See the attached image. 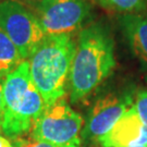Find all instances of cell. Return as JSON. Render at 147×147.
<instances>
[{
    "label": "cell",
    "instance_id": "obj_1",
    "mask_svg": "<svg viewBox=\"0 0 147 147\" xmlns=\"http://www.w3.org/2000/svg\"><path fill=\"white\" fill-rule=\"evenodd\" d=\"M116 67L115 42L109 30L94 23L80 32L72 61L69 92L71 102H79L92 94Z\"/></svg>",
    "mask_w": 147,
    "mask_h": 147
},
{
    "label": "cell",
    "instance_id": "obj_2",
    "mask_svg": "<svg viewBox=\"0 0 147 147\" xmlns=\"http://www.w3.org/2000/svg\"><path fill=\"white\" fill-rule=\"evenodd\" d=\"M75 49L76 40L72 34L45 35L27 59L32 82L46 107L67 94Z\"/></svg>",
    "mask_w": 147,
    "mask_h": 147
},
{
    "label": "cell",
    "instance_id": "obj_3",
    "mask_svg": "<svg viewBox=\"0 0 147 147\" xmlns=\"http://www.w3.org/2000/svg\"><path fill=\"white\" fill-rule=\"evenodd\" d=\"M84 120L64 98L47 106L31 130V137L56 147H81Z\"/></svg>",
    "mask_w": 147,
    "mask_h": 147
},
{
    "label": "cell",
    "instance_id": "obj_4",
    "mask_svg": "<svg viewBox=\"0 0 147 147\" xmlns=\"http://www.w3.org/2000/svg\"><path fill=\"white\" fill-rule=\"evenodd\" d=\"M0 28L24 60L30 58L45 37L36 13L19 0L0 1Z\"/></svg>",
    "mask_w": 147,
    "mask_h": 147
},
{
    "label": "cell",
    "instance_id": "obj_5",
    "mask_svg": "<svg viewBox=\"0 0 147 147\" xmlns=\"http://www.w3.org/2000/svg\"><path fill=\"white\" fill-rule=\"evenodd\" d=\"M92 10L89 0H40L35 13L45 35L72 34L84 25Z\"/></svg>",
    "mask_w": 147,
    "mask_h": 147
},
{
    "label": "cell",
    "instance_id": "obj_6",
    "mask_svg": "<svg viewBox=\"0 0 147 147\" xmlns=\"http://www.w3.org/2000/svg\"><path fill=\"white\" fill-rule=\"evenodd\" d=\"M131 93H108L95 101L82 130V140L97 142L134 105Z\"/></svg>",
    "mask_w": 147,
    "mask_h": 147
},
{
    "label": "cell",
    "instance_id": "obj_7",
    "mask_svg": "<svg viewBox=\"0 0 147 147\" xmlns=\"http://www.w3.org/2000/svg\"><path fill=\"white\" fill-rule=\"evenodd\" d=\"M46 108L42 95L32 82L25 97L12 113L3 117L1 131L7 137L16 140L31 132L34 123Z\"/></svg>",
    "mask_w": 147,
    "mask_h": 147
},
{
    "label": "cell",
    "instance_id": "obj_8",
    "mask_svg": "<svg viewBox=\"0 0 147 147\" xmlns=\"http://www.w3.org/2000/svg\"><path fill=\"white\" fill-rule=\"evenodd\" d=\"M97 142L101 147H135L147 145V126L133 105Z\"/></svg>",
    "mask_w": 147,
    "mask_h": 147
},
{
    "label": "cell",
    "instance_id": "obj_9",
    "mask_svg": "<svg viewBox=\"0 0 147 147\" xmlns=\"http://www.w3.org/2000/svg\"><path fill=\"white\" fill-rule=\"evenodd\" d=\"M32 84L30 63L24 60L20 65L8 74L2 83V95L5 111L3 117L12 113L21 104Z\"/></svg>",
    "mask_w": 147,
    "mask_h": 147
},
{
    "label": "cell",
    "instance_id": "obj_10",
    "mask_svg": "<svg viewBox=\"0 0 147 147\" xmlns=\"http://www.w3.org/2000/svg\"><path fill=\"white\" fill-rule=\"evenodd\" d=\"M119 22L133 55L141 62L147 64V14H123Z\"/></svg>",
    "mask_w": 147,
    "mask_h": 147
},
{
    "label": "cell",
    "instance_id": "obj_11",
    "mask_svg": "<svg viewBox=\"0 0 147 147\" xmlns=\"http://www.w3.org/2000/svg\"><path fill=\"white\" fill-rule=\"evenodd\" d=\"M23 61L16 45L0 28V80L14 71Z\"/></svg>",
    "mask_w": 147,
    "mask_h": 147
},
{
    "label": "cell",
    "instance_id": "obj_12",
    "mask_svg": "<svg viewBox=\"0 0 147 147\" xmlns=\"http://www.w3.org/2000/svg\"><path fill=\"white\" fill-rule=\"evenodd\" d=\"M106 10L123 14L143 13L147 9V0H95Z\"/></svg>",
    "mask_w": 147,
    "mask_h": 147
},
{
    "label": "cell",
    "instance_id": "obj_13",
    "mask_svg": "<svg viewBox=\"0 0 147 147\" xmlns=\"http://www.w3.org/2000/svg\"><path fill=\"white\" fill-rule=\"evenodd\" d=\"M134 106H135L141 119L147 126V89L140 90L135 95Z\"/></svg>",
    "mask_w": 147,
    "mask_h": 147
},
{
    "label": "cell",
    "instance_id": "obj_14",
    "mask_svg": "<svg viewBox=\"0 0 147 147\" xmlns=\"http://www.w3.org/2000/svg\"><path fill=\"white\" fill-rule=\"evenodd\" d=\"M13 147H56L53 145L47 144V143H42L39 141H36L34 138L30 137H19L13 140Z\"/></svg>",
    "mask_w": 147,
    "mask_h": 147
},
{
    "label": "cell",
    "instance_id": "obj_15",
    "mask_svg": "<svg viewBox=\"0 0 147 147\" xmlns=\"http://www.w3.org/2000/svg\"><path fill=\"white\" fill-rule=\"evenodd\" d=\"M3 111H5V104H3V95H2V82L0 81V129L3 121Z\"/></svg>",
    "mask_w": 147,
    "mask_h": 147
},
{
    "label": "cell",
    "instance_id": "obj_16",
    "mask_svg": "<svg viewBox=\"0 0 147 147\" xmlns=\"http://www.w3.org/2000/svg\"><path fill=\"white\" fill-rule=\"evenodd\" d=\"M0 147H13V143L9 137L0 135Z\"/></svg>",
    "mask_w": 147,
    "mask_h": 147
},
{
    "label": "cell",
    "instance_id": "obj_17",
    "mask_svg": "<svg viewBox=\"0 0 147 147\" xmlns=\"http://www.w3.org/2000/svg\"><path fill=\"white\" fill-rule=\"evenodd\" d=\"M135 147H147V145H141V146H135Z\"/></svg>",
    "mask_w": 147,
    "mask_h": 147
},
{
    "label": "cell",
    "instance_id": "obj_18",
    "mask_svg": "<svg viewBox=\"0 0 147 147\" xmlns=\"http://www.w3.org/2000/svg\"><path fill=\"white\" fill-rule=\"evenodd\" d=\"M90 147H98V146H90Z\"/></svg>",
    "mask_w": 147,
    "mask_h": 147
},
{
    "label": "cell",
    "instance_id": "obj_19",
    "mask_svg": "<svg viewBox=\"0 0 147 147\" xmlns=\"http://www.w3.org/2000/svg\"><path fill=\"white\" fill-rule=\"evenodd\" d=\"M0 1H2V0H0Z\"/></svg>",
    "mask_w": 147,
    "mask_h": 147
}]
</instances>
